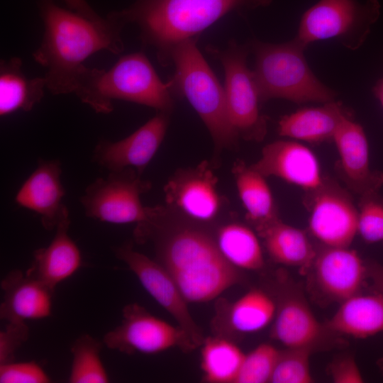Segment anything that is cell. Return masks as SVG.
<instances>
[{
	"mask_svg": "<svg viewBox=\"0 0 383 383\" xmlns=\"http://www.w3.org/2000/svg\"><path fill=\"white\" fill-rule=\"evenodd\" d=\"M312 353L306 348H287L280 350L270 382H313L310 369V356Z\"/></svg>",
	"mask_w": 383,
	"mask_h": 383,
	"instance_id": "4dcf8cb0",
	"label": "cell"
},
{
	"mask_svg": "<svg viewBox=\"0 0 383 383\" xmlns=\"http://www.w3.org/2000/svg\"><path fill=\"white\" fill-rule=\"evenodd\" d=\"M138 243L152 241L158 262L188 303L218 297L243 280L240 270L221 253L209 226L190 221L165 205L150 207L147 221L134 231Z\"/></svg>",
	"mask_w": 383,
	"mask_h": 383,
	"instance_id": "6da1fadb",
	"label": "cell"
},
{
	"mask_svg": "<svg viewBox=\"0 0 383 383\" xmlns=\"http://www.w3.org/2000/svg\"><path fill=\"white\" fill-rule=\"evenodd\" d=\"M311 269L320 292L340 303L359 293L367 273L363 260L350 247L323 245Z\"/></svg>",
	"mask_w": 383,
	"mask_h": 383,
	"instance_id": "e0dca14e",
	"label": "cell"
},
{
	"mask_svg": "<svg viewBox=\"0 0 383 383\" xmlns=\"http://www.w3.org/2000/svg\"><path fill=\"white\" fill-rule=\"evenodd\" d=\"M213 233L221 253L231 265L247 270L263 267L262 250L251 228L238 222H230L218 226Z\"/></svg>",
	"mask_w": 383,
	"mask_h": 383,
	"instance_id": "83f0119b",
	"label": "cell"
},
{
	"mask_svg": "<svg viewBox=\"0 0 383 383\" xmlns=\"http://www.w3.org/2000/svg\"><path fill=\"white\" fill-rule=\"evenodd\" d=\"M38 5L44 33L33 57L46 69V86L52 94L74 93L86 67L83 62L91 55L101 50L114 55L123 51L121 33L126 23L118 11L92 19L54 0H40Z\"/></svg>",
	"mask_w": 383,
	"mask_h": 383,
	"instance_id": "7a4b0ae2",
	"label": "cell"
},
{
	"mask_svg": "<svg viewBox=\"0 0 383 383\" xmlns=\"http://www.w3.org/2000/svg\"><path fill=\"white\" fill-rule=\"evenodd\" d=\"M348 117H353L350 111L341 101L334 100L282 116L277 132L282 137L320 143L333 140L339 126Z\"/></svg>",
	"mask_w": 383,
	"mask_h": 383,
	"instance_id": "7402d4cb",
	"label": "cell"
},
{
	"mask_svg": "<svg viewBox=\"0 0 383 383\" xmlns=\"http://www.w3.org/2000/svg\"><path fill=\"white\" fill-rule=\"evenodd\" d=\"M259 236L270 257L276 263L296 267L301 272L309 270L316 250L305 233L279 219Z\"/></svg>",
	"mask_w": 383,
	"mask_h": 383,
	"instance_id": "4316f807",
	"label": "cell"
},
{
	"mask_svg": "<svg viewBox=\"0 0 383 383\" xmlns=\"http://www.w3.org/2000/svg\"><path fill=\"white\" fill-rule=\"evenodd\" d=\"M50 380L44 370L33 361L0 365L1 383H48Z\"/></svg>",
	"mask_w": 383,
	"mask_h": 383,
	"instance_id": "836d02e7",
	"label": "cell"
},
{
	"mask_svg": "<svg viewBox=\"0 0 383 383\" xmlns=\"http://www.w3.org/2000/svg\"><path fill=\"white\" fill-rule=\"evenodd\" d=\"M140 176L135 170L126 168L95 179L80 198L86 216L115 224L137 226L147 221L150 207L144 206L140 198L151 184Z\"/></svg>",
	"mask_w": 383,
	"mask_h": 383,
	"instance_id": "9c48e42d",
	"label": "cell"
},
{
	"mask_svg": "<svg viewBox=\"0 0 383 383\" xmlns=\"http://www.w3.org/2000/svg\"><path fill=\"white\" fill-rule=\"evenodd\" d=\"M67 6L72 11L79 13L89 18H100L86 0H64Z\"/></svg>",
	"mask_w": 383,
	"mask_h": 383,
	"instance_id": "8d00e7d4",
	"label": "cell"
},
{
	"mask_svg": "<svg viewBox=\"0 0 383 383\" xmlns=\"http://www.w3.org/2000/svg\"><path fill=\"white\" fill-rule=\"evenodd\" d=\"M208 162L178 170L164 187L165 206L177 215L209 226L219 217L223 200Z\"/></svg>",
	"mask_w": 383,
	"mask_h": 383,
	"instance_id": "7c38bea8",
	"label": "cell"
},
{
	"mask_svg": "<svg viewBox=\"0 0 383 383\" xmlns=\"http://www.w3.org/2000/svg\"><path fill=\"white\" fill-rule=\"evenodd\" d=\"M379 11L377 0H318L301 16L295 38L306 47L333 39L355 50L364 43Z\"/></svg>",
	"mask_w": 383,
	"mask_h": 383,
	"instance_id": "52a82bcc",
	"label": "cell"
},
{
	"mask_svg": "<svg viewBox=\"0 0 383 383\" xmlns=\"http://www.w3.org/2000/svg\"><path fill=\"white\" fill-rule=\"evenodd\" d=\"M29 328L25 321H9L0 331V365L14 362L18 349L28 340Z\"/></svg>",
	"mask_w": 383,
	"mask_h": 383,
	"instance_id": "e575fe53",
	"label": "cell"
},
{
	"mask_svg": "<svg viewBox=\"0 0 383 383\" xmlns=\"http://www.w3.org/2000/svg\"><path fill=\"white\" fill-rule=\"evenodd\" d=\"M17 57L1 60L0 63V116L18 111H29L38 104L47 88L45 77L30 78L22 70Z\"/></svg>",
	"mask_w": 383,
	"mask_h": 383,
	"instance_id": "484cf974",
	"label": "cell"
},
{
	"mask_svg": "<svg viewBox=\"0 0 383 383\" xmlns=\"http://www.w3.org/2000/svg\"><path fill=\"white\" fill-rule=\"evenodd\" d=\"M250 167L267 177H276L302 188L313 190L323 182L318 161L305 145L289 140L266 145L260 159Z\"/></svg>",
	"mask_w": 383,
	"mask_h": 383,
	"instance_id": "2e32d148",
	"label": "cell"
},
{
	"mask_svg": "<svg viewBox=\"0 0 383 383\" xmlns=\"http://www.w3.org/2000/svg\"><path fill=\"white\" fill-rule=\"evenodd\" d=\"M170 79L175 96L184 97L208 129L217 152L237 146L239 135L229 118L224 87L197 46V38L187 39L172 50Z\"/></svg>",
	"mask_w": 383,
	"mask_h": 383,
	"instance_id": "5b68a950",
	"label": "cell"
},
{
	"mask_svg": "<svg viewBox=\"0 0 383 383\" xmlns=\"http://www.w3.org/2000/svg\"><path fill=\"white\" fill-rule=\"evenodd\" d=\"M0 318L9 321L38 320L50 316L54 290L38 279L15 270L2 279Z\"/></svg>",
	"mask_w": 383,
	"mask_h": 383,
	"instance_id": "44dd1931",
	"label": "cell"
},
{
	"mask_svg": "<svg viewBox=\"0 0 383 383\" xmlns=\"http://www.w3.org/2000/svg\"><path fill=\"white\" fill-rule=\"evenodd\" d=\"M272 0H134L118 13L140 30L142 44L155 50L162 66L170 65L173 48L198 38L231 12L243 13L270 6Z\"/></svg>",
	"mask_w": 383,
	"mask_h": 383,
	"instance_id": "3957f363",
	"label": "cell"
},
{
	"mask_svg": "<svg viewBox=\"0 0 383 383\" xmlns=\"http://www.w3.org/2000/svg\"><path fill=\"white\" fill-rule=\"evenodd\" d=\"M309 228L323 245L349 248L357 233L358 209L347 189L323 177L316 189L305 192Z\"/></svg>",
	"mask_w": 383,
	"mask_h": 383,
	"instance_id": "8fae6325",
	"label": "cell"
},
{
	"mask_svg": "<svg viewBox=\"0 0 383 383\" xmlns=\"http://www.w3.org/2000/svg\"><path fill=\"white\" fill-rule=\"evenodd\" d=\"M61 174V163L58 160H41L15 196L17 204L40 216L41 224L47 231L55 229L70 217L63 203L65 191Z\"/></svg>",
	"mask_w": 383,
	"mask_h": 383,
	"instance_id": "ac0fdd59",
	"label": "cell"
},
{
	"mask_svg": "<svg viewBox=\"0 0 383 383\" xmlns=\"http://www.w3.org/2000/svg\"><path fill=\"white\" fill-rule=\"evenodd\" d=\"M74 94L99 113H111L114 100L171 113L175 97L170 80L162 81L143 52L123 55L107 70L86 67L77 79Z\"/></svg>",
	"mask_w": 383,
	"mask_h": 383,
	"instance_id": "277c9868",
	"label": "cell"
},
{
	"mask_svg": "<svg viewBox=\"0 0 383 383\" xmlns=\"http://www.w3.org/2000/svg\"><path fill=\"white\" fill-rule=\"evenodd\" d=\"M170 114L157 112L121 140L115 142L101 140L94 148V161L110 172L133 168L141 175L165 138Z\"/></svg>",
	"mask_w": 383,
	"mask_h": 383,
	"instance_id": "9a60e30c",
	"label": "cell"
},
{
	"mask_svg": "<svg viewBox=\"0 0 383 383\" xmlns=\"http://www.w3.org/2000/svg\"><path fill=\"white\" fill-rule=\"evenodd\" d=\"M333 141L339 155L340 176L347 188L360 196L379 193L383 174L370 169L369 145L361 125L353 117L345 118Z\"/></svg>",
	"mask_w": 383,
	"mask_h": 383,
	"instance_id": "d6986e66",
	"label": "cell"
},
{
	"mask_svg": "<svg viewBox=\"0 0 383 383\" xmlns=\"http://www.w3.org/2000/svg\"><path fill=\"white\" fill-rule=\"evenodd\" d=\"M329 374L335 383H362V374L351 355H344L335 360L329 366Z\"/></svg>",
	"mask_w": 383,
	"mask_h": 383,
	"instance_id": "d590c367",
	"label": "cell"
},
{
	"mask_svg": "<svg viewBox=\"0 0 383 383\" xmlns=\"http://www.w3.org/2000/svg\"><path fill=\"white\" fill-rule=\"evenodd\" d=\"M232 173L246 219L260 235L280 219L272 192L265 177L241 160L234 162Z\"/></svg>",
	"mask_w": 383,
	"mask_h": 383,
	"instance_id": "cb8c5ba5",
	"label": "cell"
},
{
	"mask_svg": "<svg viewBox=\"0 0 383 383\" xmlns=\"http://www.w3.org/2000/svg\"><path fill=\"white\" fill-rule=\"evenodd\" d=\"M378 364L379 365L380 369L383 371V357L379 360Z\"/></svg>",
	"mask_w": 383,
	"mask_h": 383,
	"instance_id": "ab89813d",
	"label": "cell"
},
{
	"mask_svg": "<svg viewBox=\"0 0 383 383\" xmlns=\"http://www.w3.org/2000/svg\"><path fill=\"white\" fill-rule=\"evenodd\" d=\"M275 300L262 289L254 288L235 301L219 299L211 322L213 335L232 340L255 333L274 320Z\"/></svg>",
	"mask_w": 383,
	"mask_h": 383,
	"instance_id": "ffe728a7",
	"label": "cell"
},
{
	"mask_svg": "<svg viewBox=\"0 0 383 383\" xmlns=\"http://www.w3.org/2000/svg\"><path fill=\"white\" fill-rule=\"evenodd\" d=\"M122 316L121 324L104 336L103 342L109 349L150 355L175 347L184 353L196 348L179 326L153 316L137 303L126 305Z\"/></svg>",
	"mask_w": 383,
	"mask_h": 383,
	"instance_id": "30bf717a",
	"label": "cell"
},
{
	"mask_svg": "<svg viewBox=\"0 0 383 383\" xmlns=\"http://www.w3.org/2000/svg\"><path fill=\"white\" fill-rule=\"evenodd\" d=\"M102 344L89 334L79 336L71 348L70 383H106L109 377L100 357Z\"/></svg>",
	"mask_w": 383,
	"mask_h": 383,
	"instance_id": "f546056e",
	"label": "cell"
},
{
	"mask_svg": "<svg viewBox=\"0 0 383 383\" xmlns=\"http://www.w3.org/2000/svg\"><path fill=\"white\" fill-rule=\"evenodd\" d=\"M249 48L261 101L281 99L301 104L335 100L338 93L314 74L305 57L307 47L295 37L282 43L255 39Z\"/></svg>",
	"mask_w": 383,
	"mask_h": 383,
	"instance_id": "8992f818",
	"label": "cell"
},
{
	"mask_svg": "<svg viewBox=\"0 0 383 383\" xmlns=\"http://www.w3.org/2000/svg\"><path fill=\"white\" fill-rule=\"evenodd\" d=\"M206 50L223 67L227 109L233 128L246 140L262 141L267 134V122L260 112L253 71L247 65L249 45L231 40L224 49L209 46Z\"/></svg>",
	"mask_w": 383,
	"mask_h": 383,
	"instance_id": "ba28073f",
	"label": "cell"
},
{
	"mask_svg": "<svg viewBox=\"0 0 383 383\" xmlns=\"http://www.w3.org/2000/svg\"><path fill=\"white\" fill-rule=\"evenodd\" d=\"M334 334L366 338L383 331V295L360 294L341 302L325 323Z\"/></svg>",
	"mask_w": 383,
	"mask_h": 383,
	"instance_id": "d4e9b609",
	"label": "cell"
},
{
	"mask_svg": "<svg viewBox=\"0 0 383 383\" xmlns=\"http://www.w3.org/2000/svg\"><path fill=\"white\" fill-rule=\"evenodd\" d=\"M374 93L383 106V78L374 87Z\"/></svg>",
	"mask_w": 383,
	"mask_h": 383,
	"instance_id": "f35d334b",
	"label": "cell"
},
{
	"mask_svg": "<svg viewBox=\"0 0 383 383\" xmlns=\"http://www.w3.org/2000/svg\"><path fill=\"white\" fill-rule=\"evenodd\" d=\"M271 336L287 348L314 352L328 346L334 335L314 316L304 294L293 286L279 288Z\"/></svg>",
	"mask_w": 383,
	"mask_h": 383,
	"instance_id": "5bb4252c",
	"label": "cell"
},
{
	"mask_svg": "<svg viewBox=\"0 0 383 383\" xmlns=\"http://www.w3.org/2000/svg\"><path fill=\"white\" fill-rule=\"evenodd\" d=\"M201 347L203 381L235 383L245 355L233 340L213 335Z\"/></svg>",
	"mask_w": 383,
	"mask_h": 383,
	"instance_id": "f1b7e54d",
	"label": "cell"
},
{
	"mask_svg": "<svg viewBox=\"0 0 383 383\" xmlns=\"http://www.w3.org/2000/svg\"><path fill=\"white\" fill-rule=\"evenodd\" d=\"M280 350L262 343L245 355L235 383L270 382Z\"/></svg>",
	"mask_w": 383,
	"mask_h": 383,
	"instance_id": "1f68e13d",
	"label": "cell"
},
{
	"mask_svg": "<svg viewBox=\"0 0 383 383\" xmlns=\"http://www.w3.org/2000/svg\"><path fill=\"white\" fill-rule=\"evenodd\" d=\"M371 274L374 285L383 295V266L373 265L371 267Z\"/></svg>",
	"mask_w": 383,
	"mask_h": 383,
	"instance_id": "74e56055",
	"label": "cell"
},
{
	"mask_svg": "<svg viewBox=\"0 0 383 383\" xmlns=\"http://www.w3.org/2000/svg\"><path fill=\"white\" fill-rule=\"evenodd\" d=\"M70 225L68 217L57 226L49 245L34 252L31 266L26 272L54 291L58 284L72 276L82 265L80 250L68 234Z\"/></svg>",
	"mask_w": 383,
	"mask_h": 383,
	"instance_id": "603a6c76",
	"label": "cell"
},
{
	"mask_svg": "<svg viewBox=\"0 0 383 383\" xmlns=\"http://www.w3.org/2000/svg\"><path fill=\"white\" fill-rule=\"evenodd\" d=\"M357 233L367 243L383 241V199L379 193L360 196Z\"/></svg>",
	"mask_w": 383,
	"mask_h": 383,
	"instance_id": "d6a6232c",
	"label": "cell"
},
{
	"mask_svg": "<svg viewBox=\"0 0 383 383\" xmlns=\"http://www.w3.org/2000/svg\"><path fill=\"white\" fill-rule=\"evenodd\" d=\"M118 259L125 262L148 293L176 321L178 326L198 348L205 337L194 321L178 287L165 269L157 261L135 250L130 243L115 250Z\"/></svg>",
	"mask_w": 383,
	"mask_h": 383,
	"instance_id": "4fadbf2b",
	"label": "cell"
}]
</instances>
